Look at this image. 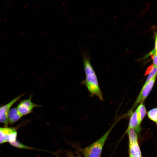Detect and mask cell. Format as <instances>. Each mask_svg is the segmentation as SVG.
Returning <instances> with one entry per match:
<instances>
[{"label":"cell","mask_w":157,"mask_h":157,"mask_svg":"<svg viewBox=\"0 0 157 157\" xmlns=\"http://www.w3.org/2000/svg\"><path fill=\"white\" fill-rule=\"evenodd\" d=\"M83 67L85 79L81 83L85 86L90 93V97L96 96L101 100H103L97 76L91 63L89 57L85 54L83 56Z\"/></svg>","instance_id":"1"},{"label":"cell","mask_w":157,"mask_h":157,"mask_svg":"<svg viewBox=\"0 0 157 157\" xmlns=\"http://www.w3.org/2000/svg\"><path fill=\"white\" fill-rule=\"evenodd\" d=\"M114 125L101 137L93 143L83 149L82 152L85 157H100L102 149Z\"/></svg>","instance_id":"2"},{"label":"cell","mask_w":157,"mask_h":157,"mask_svg":"<svg viewBox=\"0 0 157 157\" xmlns=\"http://www.w3.org/2000/svg\"><path fill=\"white\" fill-rule=\"evenodd\" d=\"M17 136V132L15 128L0 127V144L14 141L16 140Z\"/></svg>","instance_id":"3"},{"label":"cell","mask_w":157,"mask_h":157,"mask_svg":"<svg viewBox=\"0 0 157 157\" xmlns=\"http://www.w3.org/2000/svg\"><path fill=\"white\" fill-rule=\"evenodd\" d=\"M156 75L154 76L147 84L144 85L142 90L137 97L132 109H134L138 105L141 103H143L150 93L156 81Z\"/></svg>","instance_id":"4"},{"label":"cell","mask_w":157,"mask_h":157,"mask_svg":"<svg viewBox=\"0 0 157 157\" xmlns=\"http://www.w3.org/2000/svg\"><path fill=\"white\" fill-rule=\"evenodd\" d=\"M32 97L30 96L28 99L21 101L18 105L17 108L22 117L32 113L34 108L42 106L33 103L31 100Z\"/></svg>","instance_id":"5"},{"label":"cell","mask_w":157,"mask_h":157,"mask_svg":"<svg viewBox=\"0 0 157 157\" xmlns=\"http://www.w3.org/2000/svg\"><path fill=\"white\" fill-rule=\"evenodd\" d=\"M23 95H19L13 99L5 105L0 107V122L7 126L8 123V115L10 108Z\"/></svg>","instance_id":"6"},{"label":"cell","mask_w":157,"mask_h":157,"mask_svg":"<svg viewBox=\"0 0 157 157\" xmlns=\"http://www.w3.org/2000/svg\"><path fill=\"white\" fill-rule=\"evenodd\" d=\"M131 128L134 129L138 133L140 132L141 129L140 124H139L138 119L136 110L131 115L129 126L127 130Z\"/></svg>","instance_id":"7"},{"label":"cell","mask_w":157,"mask_h":157,"mask_svg":"<svg viewBox=\"0 0 157 157\" xmlns=\"http://www.w3.org/2000/svg\"><path fill=\"white\" fill-rule=\"evenodd\" d=\"M22 117L19 113L17 108L10 109L8 115V123L12 124L18 121Z\"/></svg>","instance_id":"8"},{"label":"cell","mask_w":157,"mask_h":157,"mask_svg":"<svg viewBox=\"0 0 157 157\" xmlns=\"http://www.w3.org/2000/svg\"><path fill=\"white\" fill-rule=\"evenodd\" d=\"M129 154L133 157H140L142 156L138 142L132 144H129Z\"/></svg>","instance_id":"9"},{"label":"cell","mask_w":157,"mask_h":157,"mask_svg":"<svg viewBox=\"0 0 157 157\" xmlns=\"http://www.w3.org/2000/svg\"><path fill=\"white\" fill-rule=\"evenodd\" d=\"M136 111L138 122L140 124L146 113V109L143 103H140L137 108Z\"/></svg>","instance_id":"10"},{"label":"cell","mask_w":157,"mask_h":157,"mask_svg":"<svg viewBox=\"0 0 157 157\" xmlns=\"http://www.w3.org/2000/svg\"><path fill=\"white\" fill-rule=\"evenodd\" d=\"M129 140V144H132L138 142V136L135 130L131 128L127 130Z\"/></svg>","instance_id":"11"},{"label":"cell","mask_w":157,"mask_h":157,"mask_svg":"<svg viewBox=\"0 0 157 157\" xmlns=\"http://www.w3.org/2000/svg\"><path fill=\"white\" fill-rule=\"evenodd\" d=\"M148 117L151 120L157 124V108H154L148 111L147 113Z\"/></svg>","instance_id":"12"},{"label":"cell","mask_w":157,"mask_h":157,"mask_svg":"<svg viewBox=\"0 0 157 157\" xmlns=\"http://www.w3.org/2000/svg\"><path fill=\"white\" fill-rule=\"evenodd\" d=\"M156 75H157V66L154 65V67L153 70L149 73L144 85L147 84Z\"/></svg>","instance_id":"13"},{"label":"cell","mask_w":157,"mask_h":157,"mask_svg":"<svg viewBox=\"0 0 157 157\" xmlns=\"http://www.w3.org/2000/svg\"><path fill=\"white\" fill-rule=\"evenodd\" d=\"M12 145L19 148H23L26 149H31V147H30L27 146L23 144L22 143L19 142L16 140L13 142L10 143Z\"/></svg>","instance_id":"14"},{"label":"cell","mask_w":157,"mask_h":157,"mask_svg":"<svg viewBox=\"0 0 157 157\" xmlns=\"http://www.w3.org/2000/svg\"><path fill=\"white\" fill-rule=\"evenodd\" d=\"M153 65H152L149 66L146 70L145 75H146L148 74H149L153 70Z\"/></svg>","instance_id":"15"},{"label":"cell","mask_w":157,"mask_h":157,"mask_svg":"<svg viewBox=\"0 0 157 157\" xmlns=\"http://www.w3.org/2000/svg\"><path fill=\"white\" fill-rule=\"evenodd\" d=\"M153 59V65L157 66V52L154 54Z\"/></svg>","instance_id":"16"},{"label":"cell","mask_w":157,"mask_h":157,"mask_svg":"<svg viewBox=\"0 0 157 157\" xmlns=\"http://www.w3.org/2000/svg\"><path fill=\"white\" fill-rule=\"evenodd\" d=\"M68 157H81L80 156H74L70 153H68Z\"/></svg>","instance_id":"17"},{"label":"cell","mask_w":157,"mask_h":157,"mask_svg":"<svg viewBox=\"0 0 157 157\" xmlns=\"http://www.w3.org/2000/svg\"><path fill=\"white\" fill-rule=\"evenodd\" d=\"M129 157H133L131 155L129 154Z\"/></svg>","instance_id":"18"},{"label":"cell","mask_w":157,"mask_h":157,"mask_svg":"<svg viewBox=\"0 0 157 157\" xmlns=\"http://www.w3.org/2000/svg\"><path fill=\"white\" fill-rule=\"evenodd\" d=\"M140 157H142V156H140Z\"/></svg>","instance_id":"19"}]
</instances>
